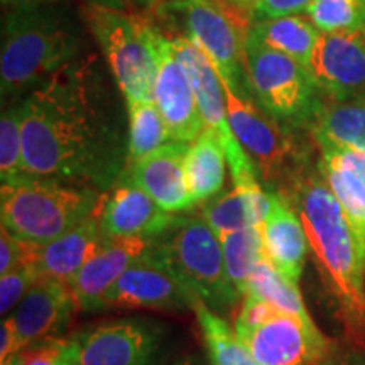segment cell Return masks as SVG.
Here are the masks:
<instances>
[{
	"label": "cell",
	"mask_w": 365,
	"mask_h": 365,
	"mask_svg": "<svg viewBox=\"0 0 365 365\" xmlns=\"http://www.w3.org/2000/svg\"><path fill=\"white\" fill-rule=\"evenodd\" d=\"M27 178L112 190L129 163L127 103L103 56L85 53L21 100Z\"/></svg>",
	"instance_id": "obj_1"
},
{
	"label": "cell",
	"mask_w": 365,
	"mask_h": 365,
	"mask_svg": "<svg viewBox=\"0 0 365 365\" xmlns=\"http://www.w3.org/2000/svg\"><path fill=\"white\" fill-rule=\"evenodd\" d=\"M86 24L71 4L4 9L0 48L2 105L21 102L85 53Z\"/></svg>",
	"instance_id": "obj_2"
},
{
	"label": "cell",
	"mask_w": 365,
	"mask_h": 365,
	"mask_svg": "<svg viewBox=\"0 0 365 365\" xmlns=\"http://www.w3.org/2000/svg\"><path fill=\"white\" fill-rule=\"evenodd\" d=\"M287 196V195H286ZM307 232L319 272L346 318H365V259L344 208L319 175L299 176L287 196Z\"/></svg>",
	"instance_id": "obj_3"
},
{
	"label": "cell",
	"mask_w": 365,
	"mask_h": 365,
	"mask_svg": "<svg viewBox=\"0 0 365 365\" xmlns=\"http://www.w3.org/2000/svg\"><path fill=\"white\" fill-rule=\"evenodd\" d=\"M103 196L86 186L41 178L2 182V227L29 244H48L93 215Z\"/></svg>",
	"instance_id": "obj_4"
},
{
	"label": "cell",
	"mask_w": 365,
	"mask_h": 365,
	"mask_svg": "<svg viewBox=\"0 0 365 365\" xmlns=\"http://www.w3.org/2000/svg\"><path fill=\"white\" fill-rule=\"evenodd\" d=\"M81 16L125 102L154 100L158 27L134 12L93 0H86Z\"/></svg>",
	"instance_id": "obj_5"
},
{
	"label": "cell",
	"mask_w": 365,
	"mask_h": 365,
	"mask_svg": "<svg viewBox=\"0 0 365 365\" xmlns=\"http://www.w3.org/2000/svg\"><path fill=\"white\" fill-rule=\"evenodd\" d=\"M153 250L215 313L239 299L228 279L222 242L203 217L178 215L166 232L153 239Z\"/></svg>",
	"instance_id": "obj_6"
},
{
	"label": "cell",
	"mask_w": 365,
	"mask_h": 365,
	"mask_svg": "<svg viewBox=\"0 0 365 365\" xmlns=\"http://www.w3.org/2000/svg\"><path fill=\"white\" fill-rule=\"evenodd\" d=\"M159 12L198 46L215 66L223 83L249 90L245 43L252 17L228 0H166Z\"/></svg>",
	"instance_id": "obj_7"
},
{
	"label": "cell",
	"mask_w": 365,
	"mask_h": 365,
	"mask_svg": "<svg viewBox=\"0 0 365 365\" xmlns=\"http://www.w3.org/2000/svg\"><path fill=\"white\" fill-rule=\"evenodd\" d=\"M245 76L255 102L289 127L309 125L323 105L312 71L250 34L245 43Z\"/></svg>",
	"instance_id": "obj_8"
},
{
	"label": "cell",
	"mask_w": 365,
	"mask_h": 365,
	"mask_svg": "<svg viewBox=\"0 0 365 365\" xmlns=\"http://www.w3.org/2000/svg\"><path fill=\"white\" fill-rule=\"evenodd\" d=\"M234 330L262 365H318L330 350L312 318L277 312L252 294L244 296Z\"/></svg>",
	"instance_id": "obj_9"
},
{
	"label": "cell",
	"mask_w": 365,
	"mask_h": 365,
	"mask_svg": "<svg viewBox=\"0 0 365 365\" xmlns=\"http://www.w3.org/2000/svg\"><path fill=\"white\" fill-rule=\"evenodd\" d=\"M227 112L232 130L249 158L259 180L277 181L293 158V137L289 125L274 118L255 102L249 90L223 83Z\"/></svg>",
	"instance_id": "obj_10"
},
{
	"label": "cell",
	"mask_w": 365,
	"mask_h": 365,
	"mask_svg": "<svg viewBox=\"0 0 365 365\" xmlns=\"http://www.w3.org/2000/svg\"><path fill=\"white\" fill-rule=\"evenodd\" d=\"M193 291L154 254L137 259L103 296V308L188 309L198 303Z\"/></svg>",
	"instance_id": "obj_11"
},
{
	"label": "cell",
	"mask_w": 365,
	"mask_h": 365,
	"mask_svg": "<svg viewBox=\"0 0 365 365\" xmlns=\"http://www.w3.org/2000/svg\"><path fill=\"white\" fill-rule=\"evenodd\" d=\"M156 76L153 97L166 122L173 140L193 143L205 130L190 73L176 56L170 34L158 27L156 34Z\"/></svg>",
	"instance_id": "obj_12"
},
{
	"label": "cell",
	"mask_w": 365,
	"mask_h": 365,
	"mask_svg": "<svg viewBox=\"0 0 365 365\" xmlns=\"http://www.w3.org/2000/svg\"><path fill=\"white\" fill-rule=\"evenodd\" d=\"M76 365H159L161 331L144 319H120L75 336Z\"/></svg>",
	"instance_id": "obj_13"
},
{
	"label": "cell",
	"mask_w": 365,
	"mask_h": 365,
	"mask_svg": "<svg viewBox=\"0 0 365 365\" xmlns=\"http://www.w3.org/2000/svg\"><path fill=\"white\" fill-rule=\"evenodd\" d=\"M309 71L331 102L365 100V36L322 33Z\"/></svg>",
	"instance_id": "obj_14"
},
{
	"label": "cell",
	"mask_w": 365,
	"mask_h": 365,
	"mask_svg": "<svg viewBox=\"0 0 365 365\" xmlns=\"http://www.w3.org/2000/svg\"><path fill=\"white\" fill-rule=\"evenodd\" d=\"M190 143L171 140L153 153L127 163L118 180H125L144 190L159 207L170 213L195 207L186 181V154Z\"/></svg>",
	"instance_id": "obj_15"
},
{
	"label": "cell",
	"mask_w": 365,
	"mask_h": 365,
	"mask_svg": "<svg viewBox=\"0 0 365 365\" xmlns=\"http://www.w3.org/2000/svg\"><path fill=\"white\" fill-rule=\"evenodd\" d=\"M153 239L140 237H105L102 245L73 279L68 282L80 312L103 309V296L118 277L148 254Z\"/></svg>",
	"instance_id": "obj_16"
},
{
	"label": "cell",
	"mask_w": 365,
	"mask_h": 365,
	"mask_svg": "<svg viewBox=\"0 0 365 365\" xmlns=\"http://www.w3.org/2000/svg\"><path fill=\"white\" fill-rule=\"evenodd\" d=\"M75 308V296L66 282L41 277L7 317L24 349L36 341L61 339Z\"/></svg>",
	"instance_id": "obj_17"
},
{
	"label": "cell",
	"mask_w": 365,
	"mask_h": 365,
	"mask_svg": "<svg viewBox=\"0 0 365 365\" xmlns=\"http://www.w3.org/2000/svg\"><path fill=\"white\" fill-rule=\"evenodd\" d=\"M100 228L105 237H140L156 239L170 228L178 213L159 207L144 190L118 180L100 207Z\"/></svg>",
	"instance_id": "obj_18"
},
{
	"label": "cell",
	"mask_w": 365,
	"mask_h": 365,
	"mask_svg": "<svg viewBox=\"0 0 365 365\" xmlns=\"http://www.w3.org/2000/svg\"><path fill=\"white\" fill-rule=\"evenodd\" d=\"M98 212L100 208L80 225L73 227L66 234L59 235L58 239L48 242V244L36 245L26 242V262L33 264L39 277H51V279L63 281L68 284L91 255L97 252L105 239L102 228H100Z\"/></svg>",
	"instance_id": "obj_19"
},
{
	"label": "cell",
	"mask_w": 365,
	"mask_h": 365,
	"mask_svg": "<svg viewBox=\"0 0 365 365\" xmlns=\"http://www.w3.org/2000/svg\"><path fill=\"white\" fill-rule=\"evenodd\" d=\"M259 228L264 255L298 284L309 244L298 212L282 191H271V212Z\"/></svg>",
	"instance_id": "obj_20"
},
{
	"label": "cell",
	"mask_w": 365,
	"mask_h": 365,
	"mask_svg": "<svg viewBox=\"0 0 365 365\" xmlns=\"http://www.w3.org/2000/svg\"><path fill=\"white\" fill-rule=\"evenodd\" d=\"M318 171L344 208L365 259V153L322 145Z\"/></svg>",
	"instance_id": "obj_21"
},
{
	"label": "cell",
	"mask_w": 365,
	"mask_h": 365,
	"mask_svg": "<svg viewBox=\"0 0 365 365\" xmlns=\"http://www.w3.org/2000/svg\"><path fill=\"white\" fill-rule=\"evenodd\" d=\"M271 212V191L261 188L230 191L212 198L203 207L202 217L218 237L247 227H261Z\"/></svg>",
	"instance_id": "obj_22"
},
{
	"label": "cell",
	"mask_w": 365,
	"mask_h": 365,
	"mask_svg": "<svg viewBox=\"0 0 365 365\" xmlns=\"http://www.w3.org/2000/svg\"><path fill=\"white\" fill-rule=\"evenodd\" d=\"M249 34L261 44L286 54L309 70L322 31L313 24L307 14H291L272 19L252 21Z\"/></svg>",
	"instance_id": "obj_23"
},
{
	"label": "cell",
	"mask_w": 365,
	"mask_h": 365,
	"mask_svg": "<svg viewBox=\"0 0 365 365\" xmlns=\"http://www.w3.org/2000/svg\"><path fill=\"white\" fill-rule=\"evenodd\" d=\"M318 148L350 149L365 153V100L327 102L308 125Z\"/></svg>",
	"instance_id": "obj_24"
},
{
	"label": "cell",
	"mask_w": 365,
	"mask_h": 365,
	"mask_svg": "<svg viewBox=\"0 0 365 365\" xmlns=\"http://www.w3.org/2000/svg\"><path fill=\"white\" fill-rule=\"evenodd\" d=\"M227 156L220 137L215 130L205 127L186 154V181L193 202L203 203L220 193L225 185Z\"/></svg>",
	"instance_id": "obj_25"
},
{
	"label": "cell",
	"mask_w": 365,
	"mask_h": 365,
	"mask_svg": "<svg viewBox=\"0 0 365 365\" xmlns=\"http://www.w3.org/2000/svg\"><path fill=\"white\" fill-rule=\"evenodd\" d=\"M245 294L255 296L264 303L271 304L277 312L301 318H312L301 298L298 284L287 279L266 255H262L261 261L255 264Z\"/></svg>",
	"instance_id": "obj_26"
},
{
	"label": "cell",
	"mask_w": 365,
	"mask_h": 365,
	"mask_svg": "<svg viewBox=\"0 0 365 365\" xmlns=\"http://www.w3.org/2000/svg\"><path fill=\"white\" fill-rule=\"evenodd\" d=\"M196 318L202 328L205 345L212 365H262L235 335V330L220 314L198 301L195 307Z\"/></svg>",
	"instance_id": "obj_27"
},
{
	"label": "cell",
	"mask_w": 365,
	"mask_h": 365,
	"mask_svg": "<svg viewBox=\"0 0 365 365\" xmlns=\"http://www.w3.org/2000/svg\"><path fill=\"white\" fill-rule=\"evenodd\" d=\"M129 163L171 143V134L154 100H129Z\"/></svg>",
	"instance_id": "obj_28"
},
{
	"label": "cell",
	"mask_w": 365,
	"mask_h": 365,
	"mask_svg": "<svg viewBox=\"0 0 365 365\" xmlns=\"http://www.w3.org/2000/svg\"><path fill=\"white\" fill-rule=\"evenodd\" d=\"M218 239L222 242L228 279L237 293L245 296L250 274L264 255L261 228L247 227L218 237Z\"/></svg>",
	"instance_id": "obj_29"
},
{
	"label": "cell",
	"mask_w": 365,
	"mask_h": 365,
	"mask_svg": "<svg viewBox=\"0 0 365 365\" xmlns=\"http://www.w3.org/2000/svg\"><path fill=\"white\" fill-rule=\"evenodd\" d=\"M304 14L325 34L365 36V0H313Z\"/></svg>",
	"instance_id": "obj_30"
},
{
	"label": "cell",
	"mask_w": 365,
	"mask_h": 365,
	"mask_svg": "<svg viewBox=\"0 0 365 365\" xmlns=\"http://www.w3.org/2000/svg\"><path fill=\"white\" fill-rule=\"evenodd\" d=\"M22 178L27 175L22 144V110L17 102L4 107L0 117V180L12 182Z\"/></svg>",
	"instance_id": "obj_31"
},
{
	"label": "cell",
	"mask_w": 365,
	"mask_h": 365,
	"mask_svg": "<svg viewBox=\"0 0 365 365\" xmlns=\"http://www.w3.org/2000/svg\"><path fill=\"white\" fill-rule=\"evenodd\" d=\"M21 365H76L78 341L76 339H51L24 346L19 354Z\"/></svg>",
	"instance_id": "obj_32"
},
{
	"label": "cell",
	"mask_w": 365,
	"mask_h": 365,
	"mask_svg": "<svg viewBox=\"0 0 365 365\" xmlns=\"http://www.w3.org/2000/svg\"><path fill=\"white\" fill-rule=\"evenodd\" d=\"M41 279L33 264L26 262L12 271L0 274V313L6 317L24 299L29 289Z\"/></svg>",
	"instance_id": "obj_33"
},
{
	"label": "cell",
	"mask_w": 365,
	"mask_h": 365,
	"mask_svg": "<svg viewBox=\"0 0 365 365\" xmlns=\"http://www.w3.org/2000/svg\"><path fill=\"white\" fill-rule=\"evenodd\" d=\"M313 0H257L250 17L252 21L272 19V17L291 16V14L304 12Z\"/></svg>",
	"instance_id": "obj_34"
},
{
	"label": "cell",
	"mask_w": 365,
	"mask_h": 365,
	"mask_svg": "<svg viewBox=\"0 0 365 365\" xmlns=\"http://www.w3.org/2000/svg\"><path fill=\"white\" fill-rule=\"evenodd\" d=\"M27 259V244L17 239L6 227L0 234V274L12 271L14 267L24 264Z\"/></svg>",
	"instance_id": "obj_35"
},
{
	"label": "cell",
	"mask_w": 365,
	"mask_h": 365,
	"mask_svg": "<svg viewBox=\"0 0 365 365\" xmlns=\"http://www.w3.org/2000/svg\"><path fill=\"white\" fill-rule=\"evenodd\" d=\"M318 365H365V352L355 346H336L328 350Z\"/></svg>",
	"instance_id": "obj_36"
},
{
	"label": "cell",
	"mask_w": 365,
	"mask_h": 365,
	"mask_svg": "<svg viewBox=\"0 0 365 365\" xmlns=\"http://www.w3.org/2000/svg\"><path fill=\"white\" fill-rule=\"evenodd\" d=\"M0 341H2V346H0V364H6L9 359H12L14 355H17L22 350V344L17 336L16 328H14L11 318L2 319V333H0Z\"/></svg>",
	"instance_id": "obj_37"
},
{
	"label": "cell",
	"mask_w": 365,
	"mask_h": 365,
	"mask_svg": "<svg viewBox=\"0 0 365 365\" xmlns=\"http://www.w3.org/2000/svg\"><path fill=\"white\" fill-rule=\"evenodd\" d=\"M93 2H100V4H105V6L125 9V11H129V7L130 9L132 7H137V9L153 7V6H156L159 0H93Z\"/></svg>",
	"instance_id": "obj_38"
},
{
	"label": "cell",
	"mask_w": 365,
	"mask_h": 365,
	"mask_svg": "<svg viewBox=\"0 0 365 365\" xmlns=\"http://www.w3.org/2000/svg\"><path fill=\"white\" fill-rule=\"evenodd\" d=\"M58 4H71V0H2L4 9L22 6H58Z\"/></svg>",
	"instance_id": "obj_39"
},
{
	"label": "cell",
	"mask_w": 365,
	"mask_h": 365,
	"mask_svg": "<svg viewBox=\"0 0 365 365\" xmlns=\"http://www.w3.org/2000/svg\"><path fill=\"white\" fill-rule=\"evenodd\" d=\"M228 2L234 4L235 7L242 9V11H245V12L250 14V12H252V9H254L255 4H257V0H228Z\"/></svg>",
	"instance_id": "obj_40"
},
{
	"label": "cell",
	"mask_w": 365,
	"mask_h": 365,
	"mask_svg": "<svg viewBox=\"0 0 365 365\" xmlns=\"http://www.w3.org/2000/svg\"><path fill=\"white\" fill-rule=\"evenodd\" d=\"M2 365H21V360H19V355H14L12 359H9L6 364H2Z\"/></svg>",
	"instance_id": "obj_41"
},
{
	"label": "cell",
	"mask_w": 365,
	"mask_h": 365,
	"mask_svg": "<svg viewBox=\"0 0 365 365\" xmlns=\"http://www.w3.org/2000/svg\"><path fill=\"white\" fill-rule=\"evenodd\" d=\"M176 365H198V364H195L193 360H182V362H180V364H176Z\"/></svg>",
	"instance_id": "obj_42"
}]
</instances>
